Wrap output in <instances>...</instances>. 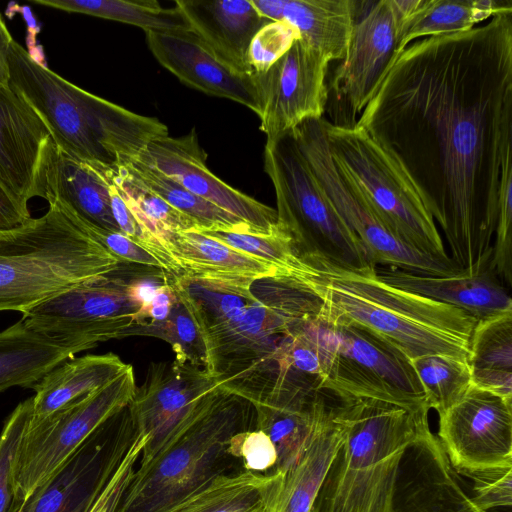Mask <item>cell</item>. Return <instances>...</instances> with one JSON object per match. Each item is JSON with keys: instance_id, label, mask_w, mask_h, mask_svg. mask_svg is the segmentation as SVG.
I'll use <instances>...</instances> for the list:
<instances>
[{"instance_id": "obj_1", "label": "cell", "mask_w": 512, "mask_h": 512, "mask_svg": "<svg viewBox=\"0 0 512 512\" xmlns=\"http://www.w3.org/2000/svg\"><path fill=\"white\" fill-rule=\"evenodd\" d=\"M356 126L408 175L451 260L470 273L488 267L512 139V9L410 43Z\"/></svg>"}, {"instance_id": "obj_2", "label": "cell", "mask_w": 512, "mask_h": 512, "mask_svg": "<svg viewBox=\"0 0 512 512\" xmlns=\"http://www.w3.org/2000/svg\"><path fill=\"white\" fill-rule=\"evenodd\" d=\"M321 300L319 317L360 329L410 360L429 354L468 359L477 320L454 306L382 282L316 256H299L288 277Z\"/></svg>"}, {"instance_id": "obj_3", "label": "cell", "mask_w": 512, "mask_h": 512, "mask_svg": "<svg viewBox=\"0 0 512 512\" xmlns=\"http://www.w3.org/2000/svg\"><path fill=\"white\" fill-rule=\"evenodd\" d=\"M9 86L40 117L55 144L71 155L109 166L133 163L167 126L89 93L12 41Z\"/></svg>"}, {"instance_id": "obj_4", "label": "cell", "mask_w": 512, "mask_h": 512, "mask_svg": "<svg viewBox=\"0 0 512 512\" xmlns=\"http://www.w3.org/2000/svg\"><path fill=\"white\" fill-rule=\"evenodd\" d=\"M255 428L254 406L222 385L139 463L116 512H170L215 478L243 470L240 437Z\"/></svg>"}, {"instance_id": "obj_5", "label": "cell", "mask_w": 512, "mask_h": 512, "mask_svg": "<svg viewBox=\"0 0 512 512\" xmlns=\"http://www.w3.org/2000/svg\"><path fill=\"white\" fill-rule=\"evenodd\" d=\"M336 399L344 440L321 486L318 512H392L401 458L430 428V409L372 398Z\"/></svg>"}, {"instance_id": "obj_6", "label": "cell", "mask_w": 512, "mask_h": 512, "mask_svg": "<svg viewBox=\"0 0 512 512\" xmlns=\"http://www.w3.org/2000/svg\"><path fill=\"white\" fill-rule=\"evenodd\" d=\"M47 212L0 230V311L21 314L121 262L49 201Z\"/></svg>"}, {"instance_id": "obj_7", "label": "cell", "mask_w": 512, "mask_h": 512, "mask_svg": "<svg viewBox=\"0 0 512 512\" xmlns=\"http://www.w3.org/2000/svg\"><path fill=\"white\" fill-rule=\"evenodd\" d=\"M264 171L277 203V226L298 256H316L344 268L376 267L319 185L291 132L267 140Z\"/></svg>"}, {"instance_id": "obj_8", "label": "cell", "mask_w": 512, "mask_h": 512, "mask_svg": "<svg viewBox=\"0 0 512 512\" xmlns=\"http://www.w3.org/2000/svg\"><path fill=\"white\" fill-rule=\"evenodd\" d=\"M336 168L358 189L378 218L403 242L451 262L434 219L399 163L362 128L321 118Z\"/></svg>"}, {"instance_id": "obj_9", "label": "cell", "mask_w": 512, "mask_h": 512, "mask_svg": "<svg viewBox=\"0 0 512 512\" xmlns=\"http://www.w3.org/2000/svg\"><path fill=\"white\" fill-rule=\"evenodd\" d=\"M299 326L327 354L322 391L336 398H372L411 410L428 408L409 360L384 342L360 329L332 324L319 316L302 321Z\"/></svg>"}, {"instance_id": "obj_10", "label": "cell", "mask_w": 512, "mask_h": 512, "mask_svg": "<svg viewBox=\"0 0 512 512\" xmlns=\"http://www.w3.org/2000/svg\"><path fill=\"white\" fill-rule=\"evenodd\" d=\"M136 387L128 364L99 389L45 418L30 419L11 468L16 501H27L102 424L126 408Z\"/></svg>"}, {"instance_id": "obj_11", "label": "cell", "mask_w": 512, "mask_h": 512, "mask_svg": "<svg viewBox=\"0 0 512 512\" xmlns=\"http://www.w3.org/2000/svg\"><path fill=\"white\" fill-rule=\"evenodd\" d=\"M291 134L319 185L360 240L371 264L421 275L443 276L462 271L453 261L439 260L406 244L378 218L355 185L336 168L320 119L304 121Z\"/></svg>"}, {"instance_id": "obj_12", "label": "cell", "mask_w": 512, "mask_h": 512, "mask_svg": "<svg viewBox=\"0 0 512 512\" xmlns=\"http://www.w3.org/2000/svg\"><path fill=\"white\" fill-rule=\"evenodd\" d=\"M139 306L128 292V266L87 279L32 309L22 318L45 334L81 341L91 348L135 323Z\"/></svg>"}, {"instance_id": "obj_13", "label": "cell", "mask_w": 512, "mask_h": 512, "mask_svg": "<svg viewBox=\"0 0 512 512\" xmlns=\"http://www.w3.org/2000/svg\"><path fill=\"white\" fill-rule=\"evenodd\" d=\"M403 11L398 0H381L355 20L347 55L334 70L328 88L332 124L354 127L399 51ZM330 122V121H329Z\"/></svg>"}, {"instance_id": "obj_14", "label": "cell", "mask_w": 512, "mask_h": 512, "mask_svg": "<svg viewBox=\"0 0 512 512\" xmlns=\"http://www.w3.org/2000/svg\"><path fill=\"white\" fill-rule=\"evenodd\" d=\"M136 434L127 406L102 424L18 512H86Z\"/></svg>"}, {"instance_id": "obj_15", "label": "cell", "mask_w": 512, "mask_h": 512, "mask_svg": "<svg viewBox=\"0 0 512 512\" xmlns=\"http://www.w3.org/2000/svg\"><path fill=\"white\" fill-rule=\"evenodd\" d=\"M222 386L205 369L172 362L151 363L128 410L146 437L139 463L149 460Z\"/></svg>"}, {"instance_id": "obj_16", "label": "cell", "mask_w": 512, "mask_h": 512, "mask_svg": "<svg viewBox=\"0 0 512 512\" xmlns=\"http://www.w3.org/2000/svg\"><path fill=\"white\" fill-rule=\"evenodd\" d=\"M330 61L301 39L265 73L253 75L261 111L260 130L275 140L326 111Z\"/></svg>"}, {"instance_id": "obj_17", "label": "cell", "mask_w": 512, "mask_h": 512, "mask_svg": "<svg viewBox=\"0 0 512 512\" xmlns=\"http://www.w3.org/2000/svg\"><path fill=\"white\" fill-rule=\"evenodd\" d=\"M448 460L464 472L512 465V399L471 386L439 416L436 435Z\"/></svg>"}, {"instance_id": "obj_18", "label": "cell", "mask_w": 512, "mask_h": 512, "mask_svg": "<svg viewBox=\"0 0 512 512\" xmlns=\"http://www.w3.org/2000/svg\"><path fill=\"white\" fill-rule=\"evenodd\" d=\"M137 160L237 217L256 234L270 235L279 231L274 208L231 187L210 171L194 128L184 136L168 135L153 140Z\"/></svg>"}, {"instance_id": "obj_19", "label": "cell", "mask_w": 512, "mask_h": 512, "mask_svg": "<svg viewBox=\"0 0 512 512\" xmlns=\"http://www.w3.org/2000/svg\"><path fill=\"white\" fill-rule=\"evenodd\" d=\"M56 144L36 112L9 84L0 83V179L23 203L47 199Z\"/></svg>"}, {"instance_id": "obj_20", "label": "cell", "mask_w": 512, "mask_h": 512, "mask_svg": "<svg viewBox=\"0 0 512 512\" xmlns=\"http://www.w3.org/2000/svg\"><path fill=\"white\" fill-rule=\"evenodd\" d=\"M392 512H487L478 508L430 428L404 452Z\"/></svg>"}, {"instance_id": "obj_21", "label": "cell", "mask_w": 512, "mask_h": 512, "mask_svg": "<svg viewBox=\"0 0 512 512\" xmlns=\"http://www.w3.org/2000/svg\"><path fill=\"white\" fill-rule=\"evenodd\" d=\"M155 59L185 85L205 94L230 99L261 111L253 76L234 73L218 61L191 32H145Z\"/></svg>"}, {"instance_id": "obj_22", "label": "cell", "mask_w": 512, "mask_h": 512, "mask_svg": "<svg viewBox=\"0 0 512 512\" xmlns=\"http://www.w3.org/2000/svg\"><path fill=\"white\" fill-rule=\"evenodd\" d=\"M190 32L224 66L242 76H253L247 53L256 32L269 20L250 0H177Z\"/></svg>"}, {"instance_id": "obj_23", "label": "cell", "mask_w": 512, "mask_h": 512, "mask_svg": "<svg viewBox=\"0 0 512 512\" xmlns=\"http://www.w3.org/2000/svg\"><path fill=\"white\" fill-rule=\"evenodd\" d=\"M377 277L395 288L459 308L477 321L512 312V299L491 266L443 276L376 267Z\"/></svg>"}, {"instance_id": "obj_24", "label": "cell", "mask_w": 512, "mask_h": 512, "mask_svg": "<svg viewBox=\"0 0 512 512\" xmlns=\"http://www.w3.org/2000/svg\"><path fill=\"white\" fill-rule=\"evenodd\" d=\"M344 440L335 404L326 405L300 457L283 473L267 512H318V496Z\"/></svg>"}, {"instance_id": "obj_25", "label": "cell", "mask_w": 512, "mask_h": 512, "mask_svg": "<svg viewBox=\"0 0 512 512\" xmlns=\"http://www.w3.org/2000/svg\"><path fill=\"white\" fill-rule=\"evenodd\" d=\"M171 253L180 273L209 284L250 287L263 278H281L273 265L196 230L175 233Z\"/></svg>"}, {"instance_id": "obj_26", "label": "cell", "mask_w": 512, "mask_h": 512, "mask_svg": "<svg viewBox=\"0 0 512 512\" xmlns=\"http://www.w3.org/2000/svg\"><path fill=\"white\" fill-rule=\"evenodd\" d=\"M89 349L81 341L34 329L21 317L0 331V393L14 386L33 388L51 369Z\"/></svg>"}, {"instance_id": "obj_27", "label": "cell", "mask_w": 512, "mask_h": 512, "mask_svg": "<svg viewBox=\"0 0 512 512\" xmlns=\"http://www.w3.org/2000/svg\"><path fill=\"white\" fill-rule=\"evenodd\" d=\"M99 164L79 159L56 145L47 175V199H58L95 226L120 232Z\"/></svg>"}, {"instance_id": "obj_28", "label": "cell", "mask_w": 512, "mask_h": 512, "mask_svg": "<svg viewBox=\"0 0 512 512\" xmlns=\"http://www.w3.org/2000/svg\"><path fill=\"white\" fill-rule=\"evenodd\" d=\"M128 364L114 353L69 358L47 372L33 387L32 420H40L99 389Z\"/></svg>"}, {"instance_id": "obj_29", "label": "cell", "mask_w": 512, "mask_h": 512, "mask_svg": "<svg viewBox=\"0 0 512 512\" xmlns=\"http://www.w3.org/2000/svg\"><path fill=\"white\" fill-rule=\"evenodd\" d=\"M356 14L352 0H280L277 21L293 26L303 42L331 62L346 57Z\"/></svg>"}, {"instance_id": "obj_30", "label": "cell", "mask_w": 512, "mask_h": 512, "mask_svg": "<svg viewBox=\"0 0 512 512\" xmlns=\"http://www.w3.org/2000/svg\"><path fill=\"white\" fill-rule=\"evenodd\" d=\"M401 4L400 52L412 41L467 31L500 11L512 9L510 0H401Z\"/></svg>"}, {"instance_id": "obj_31", "label": "cell", "mask_w": 512, "mask_h": 512, "mask_svg": "<svg viewBox=\"0 0 512 512\" xmlns=\"http://www.w3.org/2000/svg\"><path fill=\"white\" fill-rule=\"evenodd\" d=\"M467 361L473 386L512 399V312L476 322Z\"/></svg>"}, {"instance_id": "obj_32", "label": "cell", "mask_w": 512, "mask_h": 512, "mask_svg": "<svg viewBox=\"0 0 512 512\" xmlns=\"http://www.w3.org/2000/svg\"><path fill=\"white\" fill-rule=\"evenodd\" d=\"M280 474L239 470L221 475L170 512H267Z\"/></svg>"}, {"instance_id": "obj_33", "label": "cell", "mask_w": 512, "mask_h": 512, "mask_svg": "<svg viewBox=\"0 0 512 512\" xmlns=\"http://www.w3.org/2000/svg\"><path fill=\"white\" fill-rule=\"evenodd\" d=\"M113 180L142 230L175 262L171 253L173 235L182 231L198 230L196 221L151 191L131 171L128 164L113 167Z\"/></svg>"}, {"instance_id": "obj_34", "label": "cell", "mask_w": 512, "mask_h": 512, "mask_svg": "<svg viewBox=\"0 0 512 512\" xmlns=\"http://www.w3.org/2000/svg\"><path fill=\"white\" fill-rule=\"evenodd\" d=\"M70 13H81L142 28L145 32H190L185 19L174 8H164L156 0H33Z\"/></svg>"}, {"instance_id": "obj_35", "label": "cell", "mask_w": 512, "mask_h": 512, "mask_svg": "<svg viewBox=\"0 0 512 512\" xmlns=\"http://www.w3.org/2000/svg\"><path fill=\"white\" fill-rule=\"evenodd\" d=\"M128 166L151 191L196 221L199 226L197 231H233L256 234L245 222L194 195L156 169L139 160L128 164Z\"/></svg>"}, {"instance_id": "obj_36", "label": "cell", "mask_w": 512, "mask_h": 512, "mask_svg": "<svg viewBox=\"0 0 512 512\" xmlns=\"http://www.w3.org/2000/svg\"><path fill=\"white\" fill-rule=\"evenodd\" d=\"M423 388L425 402L438 416L456 404L472 386L468 361L446 354H429L409 360Z\"/></svg>"}, {"instance_id": "obj_37", "label": "cell", "mask_w": 512, "mask_h": 512, "mask_svg": "<svg viewBox=\"0 0 512 512\" xmlns=\"http://www.w3.org/2000/svg\"><path fill=\"white\" fill-rule=\"evenodd\" d=\"M130 336H149L164 340L171 346L176 361L206 368L207 354L203 338L190 312L179 298L165 320L133 324L121 334L120 339Z\"/></svg>"}, {"instance_id": "obj_38", "label": "cell", "mask_w": 512, "mask_h": 512, "mask_svg": "<svg viewBox=\"0 0 512 512\" xmlns=\"http://www.w3.org/2000/svg\"><path fill=\"white\" fill-rule=\"evenodd\" d=\"M198 232L273 265L280 272L281 278H287L298 261L291 240L280 229L270 235L233 231Z\"/></svg>"}, {"instance_id": "obj_39", "label": "cell", "mask_w": 512, "mask_h": 512, "mask_svg": "<svg viewBox=\"0 0 512 512\" xmlns=\"http://www.w3.org/2000/svg\"><path fill=\"white\" fill-rule=\"evenodd\" d=\"M491 268L504 285L512 283V151L503 157L498 191V214Z\"/></svg>"}, {"instance_id": "obj_40", "label": "cell", "mask_w": 512, "mask_h": 512, "mask_svg": "<svg viewBox=\"0 0 512 512\" xmlns=\"http://www.w3.org/2000/svg\"><path fill=\"white\" fill-rule=\"evenodd\" d=\"M31 415L32 398H28L11 412L0 432V512H18L22 504L15 499L11 468Z\"/></svg>"}, {"instance_id": "obj_41", "label": "cell", "mask_w": 512, "mask_h": 512, "mask_svg": "<svg viewBox=\"0 0 512 512\" xmlns=\"http://www.w3.org/2000/svg\"><path fill=\"white\" fill-rule=\"evenodd\" d=\"M300 39L298 31L284 21H270L253 36L247 53L252 75L265 73Z\"/></svg>"}, {"instance_id": "obj_42", "label": "cell", "mask_w": 512, "mask_h": 512, "mask_svg": "<svg viewBox=\"0 0 512 512\" xmlns=\"http://www.w3.org/2000/svg\"><path fill=\"white\" fill-rule=\"evenodd\" d=\"M472 479L473 503L484 511L512 504V465L464 472Z\"/></svg>"}, {"instance_id": "obj_43", "label": "cell", "mask_w": 512, "mask_h": 512, "mask_svg": "<svg viewBox=\"0 0 512 512\" xmlns=\"http://www.w3.org/2000/svg\"><path fill=\"white\" fill-rule=\"evenodd\" d=\"M146 437L137 434L120 464L86 512H116L137 468Z\"/></svg>"}, {"instance_id": "obj_44", "label": "cell", "mask_w": 512, "mask_h": 512, "mask_svg": "<svg viewBox=\"0 0 512 512\" xmlns=\"http://www.w3.org/2000/svg\"><path fill=\"white\" fill-rule=\"evenodd\" d=\"M239 449L245 470L273 475L277 452L265 432L256 428L242 432Z\"/></svg>"}, {"instance_id": "obj_45", "label": "cell", "mask_w": 512, "mask_h": 512, "mask_svg": "<svg viewBox=\"0 0 512 512\" xmlns=\"http://www.w3.org/2000/svg\"><path fill=\"white\" fill-rule=\"evenodd\" d=\"M31 218L28 205L16 197L0 179V230L18 227Z\"/></svg>"}, {"instance_id": "obj_46", "label": "cell", "mask_w": 512, "mask_h": 512, "mask_svg": "<svg viewBox=\"0 0 512 512\" xmlns=\"http://www.w3.org/2000/svg\"><path fill=\"white\" fill-rule=\"evenodd\" d=\"M177 299L172 279L156 292L148 306L145 321L159 322L165 320L171 313Z\"/></svg>"}, {"instance_id": "obj_47", "label": "cell", "mask_w": 512, "mask_h": 512, "mask_svg": "<svg viewBox=\"0 0 512 512\" xmlns=\"http://www.w3.org/2000/svg\"><path fill=\"white\" fill-rule=\"evenodd\" d=\"M12 38L6 23L0 14V83L8 84L9 81V66L8 57Z\"/></svg>"}, {"instance_id": "obj_48", "label": "cell", "mask_w": 512, "mask_h": 512, "mask_svg": "<svg viewBox=\"0 0 512 512\" xmlns=\"http://www.w3.org/2000/svg\"><path fill=\"white\" fill-rule=\"evenodd\" d=\"M273 362H274V361H273ZM272 364H273V363H271L270 365L265 366V367H263V368H261V369L257 370L254 374H252L250 377H248V378H247V380H250V379H251L255 374H257L259 371H261V370H263V369H265V368L270 367ZM255 381H259V380L257 379V380H255ZM250 382H252V381H250ZM248 383H249V382H247V383L243 384V385L241 386L240 390H239V395H240L241 397H243V398H244L243 393H244V390H245V388H246V386H247V384H248Z\"/></svg>"}]
</instances>
